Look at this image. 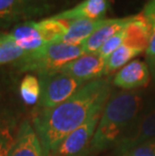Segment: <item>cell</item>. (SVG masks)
<instances>
[{"label": "cell", "mask_w": 155, "mask_h": 156, "mask_svg": "<svg viewBox=\"0 0 155 156\" xmlns=\"http://www.w3.org/2000/svg\"><path fill=\"white\" fill-rule=\"evenodd\" d=\"M134 16L135 15L124 18L106 19L103 24L82 44L85 55L97 54L109 38L118 34L133 20Z\"/></svg>", "instance_id": "10"}, {"label": "cell", "mask_w": 155, "mask_h": 156, "mask_svg": "<svg viewBox=\"0 0 155 156\" xmlns=\"http://www.w3.org/2000/svg\"><path fill=\"white\" fill-rule=\"evenodd\" d=\"M82 45H72L64 42L47 44L37 51L26 52L18 59L17 68L22 72L41 73L57 72L74 59L84 55Z\"/></svg>", "instance_id": "3"}, {"label": "cell", "mask_w": 155, "mask_h": 156, "mask_svg": "<svg viewBox=\"0 0 155 156\" xmlns=\"http://www.w3.org/2000/svg\"><path fill=\"white\" fill-rule=\"evenodd\" d=\"M106 19H78L70 23L67 32L58 42L72 45H82L90 36L103 24Z\"/></svg>", "instance_id": "13"}, {"label": "cell", "mask_w": 155, "mask_h": 156, "mask_svg": "<svg viewBox=\"0 0 155 156\" xmlns=\"http://www.w3.org/2000/svg\"><path fill=\"white\" fill-rule=\"evenodd\" d=\"M5 130H8V127L7 126H5V125H2L1 123H0V133L3 131H5Z\"/></svg>", "instance_id": "24"}, {"label": "cell", "mask_w": 155, "mask_h": 156, "mask_svg": "<svg viewBox=\"0 0 155 156\" xmlns=\"http://www.w3.org/2000/svg\"><path fill=\"white\" fill-rule=\"evenodd\" d=\"M108 10L107 0H84L75 7L55 15V18L62 20H78V19H104Z\"/></svg>", "instance_id": "11"}, {"label": "cell", "mask_w": 155, "mask_h": 156, "mask_svg": "<svg viewBox=\"0 0 155 156\" xmlns=\"http://www.w3.org/2000/svg\"><path fill=\"white\" fill-rule=\"evenodd\" d=\"M10 35L15 44L25 52L37 51L47 44L34 21L25 22L16 26L10 32Z\"/></svg>", "instance_id": "12"}, {"label": "cell", "mask_w": 155, "mask_h": 156, "mask_svg": "<svg viewBox=\"0 0 155 156\" xmlns=\"http://www.w3.org/2000/svg\"><path fill=\"white\" fill-rule=\"evenodd\" d=\"M153 139H155V108L146 111L140 117L138 116L137 120L117 144V150L121 156L138 145Z\"/></svg>", "instance_id": "6"}, {"label": "cell", "mask_w": 155, "mask_h": 156, "mask_svg": "<svg viewBox=\"0 0 155 156\" xmlns=\"http://www.w3.org/2000/svg\"><path fill=\"white\" fill-rule=\"evenodd\" d=\"M142 14L148 21L155 22V0H150L145 5Z\"/></svg>", "instance_id": "23"}, {"label": "cell", "mask_w": 155, "mask_h": 156, "mask_svg": "<svg viewBox=\"0 0 155 156\" xmlns=\"http://www.w3.org/2000/svg\"><path fill=\"white\" fill-rule=\"evenodd\" d=\"M13 141H14V138L11 135L9 129L0 133V156L7 155Z\"/></svg>", "instance_id": "22"}, {"label": "cell", "mask_w": 155, "mask_h": 156, "mask_svg": "<svg viewBox=\"0 0 155 156\" xmlns=\"http://www.w3.org/2000/svg\"><path fill=\"white\" fill-rule=\"evenodd\" d=\"M142 106V96L137 92L122 91L111 94L96 129L91 150L100 152L119 143L137 120Z\"/></svg>", "instance_id": "2"}, {"label": "cell", "mask_w": 155, "mask_h": 156, "mask_svg": "<svg viewBox=\"0 0 155 156\" xmlns=\"http://www.w3.org/2000/svg\"><path fill=\"white\" fill-rule=\"evenodd\" d=\"M30 0H0V19H10L27 11Z\"/></svg>", "instance_id": "18"}, {"label": "cell", "mask_w": 155, "mask_h": 156, "mask_svg": "<svg viewBox=\"0 0 155 156\" xmlns=\"http://www.w3.org/2000/svg\"><path fill=\"white\" fill-rule=\"evenodd\" d=\"M111 95V79L88 82L71 98L55 107L41 109L33 118V128L44 148L51 156L57 146L91 116L103 111Z\"/></svg>", "instance_id": "1"}, {"label": "cell", "mask_w": 155, "mask_h": 156, "mask_svg": "<svg viewBox=\"0 0 155 156\" xmlns=\"http://www.w3.org/2000/svg\"><path fill=\"white\" fill-rule=\"evenodd\" d=\"M146 56L147 65L150 71H152L155 69V22H150V35L146 48Z\"/></svg>", "instance_id": "21"}, {"label": "cell", "mask_w": 155, "mask_h": 156, "mask_svg": "<svg viewBox=\"0 0 155 156\" xmlns=\"http://www.w3.org/2000/svg\"><path fill=\"white\" fill-rule=\"evenodd\" d=\"M150 73H151V76H152V78L154 80V82H155V69H152V71H150Z\"/></svg>", "instance_id": "25"}, {"label": "cell", "mask_w": 155, "mask_h": 156, "mask_svg": "<svg viewBox=\"0 0 155 156\" xmlns=\"http://www.w3.org/2000/svg\"><path fill=\"white\" fill-rule=\"evenodd\" d=\"M20 96L27 105H34L38 103L41 97V84L39 80L32 75H27L22 79L19 87Z\"/></svg>", "instance_id": "17"}, {"label": "cell", "mask_w": 155, "mask_h": 156, "mask_svg": "<svg viewBox=\"0 0 155 156\" xmlns=\"http://www.w3.org/2000/svg\"><path fill=\"white\" fill-rule=\"evenodd\" d=\"M121 156H155V139L138 145Z\"/></svg>", "instance_id": "20"}, {"label": "cell", "mask_w": 155, "mask_h": 156, "mask_svg": "<svg viewBox=\"0 0 155 156\" xmlns=\"http://www.w3.org/2000/svg\"><path fill=\"white\" fill-rule=\"evenodd\" d=\"M127 27V26H126ZM126 27H124L122 30H120L118 34L112 36L111 38H109L108 41L105 42V44L99 49L97 54L101 55L102 58L107 59L119 46L123 44L126 37Z\"/></svg>", "instance_id": "19"}, {"label": "cell", "mask_w": 155, "mask_h": 156, "mask_svg": "<svg viewBox=\"0 0 155 156\" xmlns=\"http://www.w3.org/2000/svg\"><path fill=\"white\" fill-rule=\"evenodd\" d=\"M143 51V49L125 39L123 44L106 59L105 75H111L119 69H122L128 62H130L132 58L142 54Z\"/></svg>", "instance_id": "14"}, {"label": "cell", "mask_w": 155, "mask_h": 156, "mask_svg": "<svg viewBox=\"0 0 155 156\" xmlns=\"http://www.w3.org/2000/svg\"><path fill=\"white\" fill-rule=\"evenodd\" d=\"M6 156H44L41 140L27 120L20 125Z\"/></svg>", "instance_id": "9"}, {"label": "cell", "mask_w": 155, "mask_h": 156, "mask_svg": "<svg viewBox=\"0 0 155 156\" xmlns=\"http://www.w3.org/2000/svg\"><path fill=\"white\" fill-rule=\"evenodd\" d=\"M70 23L71 21L58 19L52 16L51 18L36 22V27L38 28L45 44H52L60 41V39L67 32Z\"/></svg>", "instance_id": "15"}, {"label": "cell", "mask_w": 155, "mask_h": 156, "mask_svg": "<svg viewBox=\"0 0 155 156\" xmlns=\"http://www.w3.org/2000/svg\"><path fill=\"white\" fill-rule=\"evenodd\" d=\"M38 76L41 84L38 108L41 109L52 108L62 104L86 84L60 71L41 73Z\"/></svg>", "instance_id": "4"}, {"label": "cell", "mask_w": 155, "mask_h": 156, "mask_svg": "<svg viewBox=\"0 0 155 156\" xmlns=\"http://www.w3.org/2000/svg\"><path fill=\"white\" fill-rule=\"evenodd\" d=\"M103 111L97 112L74 132L69 134L51 156H86L91 150L94 134Z\"/></svg>", "instance_id": "5"}, {"label": "cell", "mask_w": 155, "mask_h": 156, "mask_svg": "<svg viewBox=\"0 0 155 156\" xmlns=\"http://www.w3.org/2000/svg\"><path fill=\"white\" fill-rule=\"evenodd\" d=\"M106 59L98 54L84 55L64 66L61 73L72 76L83 82H91L101 79L105 75Z\"/></svg>", "instance_id": "7"}, {"label": "cell", "mask_w": 155, "mask_h": 156, "mask_svg": "<svg viewBox=\"0 0 155 156\" xmlns=\"http://www.w3.org/2000/svg\"><path fill=\"white\" fill-rule=\"evenodd\" d=\"M150 69L146 62L132 61L124 66L113 80V85L123 90L143 88L150 82Z\"/></svg>", "instance_id": "8"}, {"label": "cell", "mask_w": 155, "mask_h": 156, "mask_svg": "<svg viewBox=\"0 0 155 156\" xmlns=\"http://www.w3.org/2000/svg\"><path fill=\"white\" fill-rule=\"evenodd\" d=\"M25 54L14 42L10 34H0V66L18 61Z\"/></svg>", "instance_id": "16"}]
</instances>
